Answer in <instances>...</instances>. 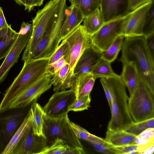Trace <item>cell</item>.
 I'll list each match as a JSON object with an SVG mask.
<instances>
[{
	"mask_svg": "<svg viewBox=\"0 0 154 154\" xmlns=\"http://www.w3.org/2000/svg\"><path fill=\"white\" fill-rule=\"evenodd\" d=\"M69 50V46L68 43L64 40H62L61 43L55 52L49 58L47 67L51 66L62 57H63L67 61Z\"/></svg>",
	"mask_w": 154,
	"mask_h": 154,
	"instance_id": "obj_33",
	"label": "cell"
},
{
	"mask_svg": "<svg viewBox=\"0 0 154 154\" xmlns=\"http://www.w3.org/2000/svg\"><path fill=\"white\" fill-rule=\"evenodd\" d=\"M22 113V111H19L5 118V124L3 130L5 142L10 140L20 125Z\"/></svg>",
	"mask_w": 154,
	"mask_h": 154,
	"instance_id": "obj_25",
	"label": "cell"
},
{
	"mask_svg": "<svg viewBox=\"0 0 154 154\" xmlns=\"http://www.w3.org/2000/svg\"><path fill=\"white\" fill-rule=\"evenodd\" d=\"M136 137L146 140L154 139V128L146 129Z\"/></svg>",
	"mask_w": 154,
	"mask_h": 154,
	"instance_id": "obj_41",
	"label": "cell"
},
{
	"mask_svg": "<svg viewBox=\"0 0 154 154\" xmlns=\"http://www.w3.org/2000/svg\"><path fill=\"white\" fill-rule=\"evenodd\" d=\"M147 38L148 47L152 54L154 56V34Z\"/></svg>",
	"mask_w": 154,
	"mask_h": 154,
	"instance_id": "obj_45",
	"label": "cell"
},
{
	"mask_svg": "<svg viewBox=\"0 0 154 154\" xmlns=\"http://www.w3.org/2000/svg\"><path fill=\"white\" fill-rule=\"evenodd\" d=\"M138 146L137 151L140 154H152L154 153V140L143 144L138 145Z\"/></svg>",
	"mask_w": 154,
	"mask_h": 154,
	"instance_id": "obj_39",
	"label": "cell"
},
{
	"mask_svg": "<svg viewBox=\"0 0 154 154\" xmlns=\"http://www.w3.org/2000/svg\"><path fill=\"white\" fill-rule=\"evenodd\" d=\"M8 26V25L6 20L2 8L0 6V30Z\"/></svg>",
	"mask_w": 154,
	"mask_h": 154,
	"instance_id": "obj_44",
	"label": "cell"
},
{
	"mask_svg": "<svg viewBox=\"0 0 154 154\" xmlns=\"http://www.w3.org/2000/svg\"><path fill=\"white\" fill-rule=\"evenodd\" d=\"M66 2L61 0L57 13L48 25L30 60L49 58L58 47L61 41V28L67 13Z\"/></svg>",
	"mask_w": 154,
	"mask_h": 154,
	"instance_id": "obj_4",
	"label": "cell"
},
{
	"mask_svg": "<svg viewBox=\"0 0 154 154\" xmlns=\"http://www.w3.org/2000/svg\"><path fill=\"white\" fill-rule=\"evenodd\" d=\"M154 94L140 78L128 101L129 110L134 122L154 118Z\"/></svg>",
	"mask_w": 154,
	"mask_h": 154,
	"instance_id": "obj_6",
	"label": "cell"
},
{
	"mask_svg": "<svg viewBox=\"0 0 154 154\" xmlns=\"http://www.w3.org/2000/svg\"><path fill=\"white\" fill-rule=\"evenodd\" d=\"M35 100L32 103L30 109L32 114V125L34 134L38 136L45 137L44 133L45 114L43 108Z\"/></svg>",
	"mask_w": 154,
	"mask_h": 154,
	"instance_id": "obj_22",
	"label": "cell"
},
{
	"mask_svg": "<svg viewBox=\"0 0 154 154\" xmlns=\"http://www.w3.org/2000/svg\"></svg>",
	"mask_w": 154,
	"mask_h": 154,
	"instance_id": "obj_47",
	"label": "cell"
},
{
	"mask_svg": "<svg viewBox=\"0 0 154 154\" xmlns=\"http://www.w3.org/2000/svg\"><path fill=\"white\" fill-rule=\"evenodd\" d=\"M70 126L75 134L79 139L85 140L87 142L100 143L106 140L105 139L93 134L79 125L69 120Z\"/></svg>",
	"mask_w": 154,
	"mask_h": 154,
	"instance_id": "obj_29",
	"label": "cell"
},
{
	"mask_svg": "<svg viewBox=\"0 0 154 154\" xmlns=\"http://www.w3.org/2000/svg\"><path fill=\"white\" fill-rule=\"evenodd\" d=\"M71 5L77 7L84 18L100 8V0H69Z\"/></svg>",
	"mask_w": 154,
	"mask_h": 154,
	"instance_id": "obj_27",
	"label": "cell"
},
{
	"mask_svg": "<svg viewBox=\"0 0 154 154\" xmlns=\"http://www.w3.org/2000/svg\"><path fill=\"white\" fill-rule=\"evenodd\" d=\"M154 34V2L149 9L145 21L143 35L146 38Z\"/></svg>",
	"mask_w": 154,
	"mask_h": 154,
	"instance_id": "obj_34",
	"label": "cell"
},
{
	"mask_svg": "<svg viewBox=\"0 0 154 154\" xmlns=\"http://www.w3.org/2000/svg\"><path fill=\"white\" fill-rule=\"evenodd\" d=\"M94 148L99 152L106 154H116L115 146L112 145L106 140L100 143L88 142Z\"/></svg>",
	"mask_w": 154,
	"mask_h": 154,
	"instance_id": "obj_36",
	"label": "cell"
},
{
	"mask_svg": "<svg viewBox=\"0 0 154 154\" xmlns=\"http://www.w3.org/2000/svg\"><path fill=\"white\" fill-rule=\"evenodd\" d=\"M18 35V32L12 29L11 24L0 30V60L8 54Z\"/></svg>",
	"mask_w": 154,
	"mask_h": 154,
	"instance_id": "obj_18",
	"label": "cell"
},
{
	"mask_svg": "<svg viewBox=\"0 0 154 154\" xmlns=\"http://www.w3.org/2000/svg\"><path fill=\"white\" fill-rule=\"evenodd\" d=\"M47 146L45 137L34 134L31 122L13 154H40Z\"/></svg>",
	"mask_w": 154,
	"mask_h": 154,
	"instance_id": "obj_13",
	"label": "cell"
},
{
	"mask_svg": "<svg viewBox=\"0 0 154 154\" xmlns=\"http://www.w3.org/2000/svg\"><path fill=\"white\" fill-rule=\"evenodd\" d=\"M136 136L124 130L114 131L107 130L105 139L115 146H120L128 144H136Z\"/></svg>",
	"mask_w": 154,
	"mask_h": 154,
	"instance_id": "obj_21",
	"label": "cell"
},
{
	"mask_svg": "<svg viewBox=\"0 0 154 154\" xmlns=\"http://www.w3.org/2000/svg\"><path fill=\"white\" fill-rule=\"evenodd\" d=\"M17 4L20 5H23V0H14Z\"/></svg>",
	"mask_w": 154,
	"mask_h": 154,
	"instance_id": "obj_46",
	"label": "cell"
},
{
	"mask_svg": "<svg viewBox=\"0 0 154 154\" xmlns=\"http://www.w3.org/2000/svg\"><path fill=\"white\" fill-rule=\"evenodd\" d=\"M125 37H118L107 50L103 53L102 57L111 63L117 58L123 45Z\"/></svg>",
	"mask_w": 154,
	"mask_h": 154,
	"instance_id": "obj_30",
	"label": "cell"
},
{
	"mask_svg": "<svg viewBox=\"0 0 154 154\" xmlns=\"http://www.w3.org/2000/svg\"><path fill=\"white\" fill-rule=\"evenodd\" d=\"M44 0H23V5L25 10L28 12L32 11L34 7L40 6L43 4Z\"/></svg>",
	"mask_w": 154,
	"mask_h": 154,
	"instance_id": "obj_40",
	"label": "cell"
},
{
	"mask_svg": "<svg viewBox=\"0 0 154 154\" xmlns=\"http://www.w3.org/2000/svg\"><path fill=\"white\" fill-rule=\"evenodd\" d=\"M105 23L123 17L130 11L129 0H100Z\"/></svg>",
	"mask_w": 154,
	"mask_h": 154,
	"instance_id": "obj_15",
	"label": "cell"
},
{
	"mask_svg": "<svg viewBox=\"0 0 154 154\" xmlns=\"http://www.w3.org/2000/svg\"><path fill=\"white\" fill-rule=\"evenodd\" d=\"M69 146L64 141L57 138L40 154H64Z\"/></svg>",
	"mask_w": 154,
	"mask_h": 154,
	"instance_id": "obj_32",
	"label": "cell"
},
{
	"mask_svg": "<svg viewBox=\"0 0 154 154\" xmlns=\"http://www.w3.org/2000/svg\"><path fill=\"white\" fill-rule=\"evenodd\" d=\"M149 128H154V118L138 122H134L124 130L136 137Z\"/></svg>",
	"mask_w": 154,
	"mask_h": 154,
	"instance_id": "obj_31",
	"label": "cell"
},
{
	"mask_svg": "<svg viewBox=\"0 0 154 154\" xmlns=\"http://www.w3.org/2000/svg\"><path fill=\"white\" fill-rule=\"evenodd\" d=\"M127 15L105 23L96 32L90 35L91 44L101 51H106L115 39L122 35Z\"/></svg>",
	"mask_w": 154,
	"mask_h": 154,
	"instance_id": "obj_9",
	"label": "cell"
},
{
	"mask_svg": "<svg viewBox=\"0 0 154 154\" xmlns=\"http://www.w3.org/2000/svg\"><path fill=\"white\" fill-rule=\"evenodd\" d=\"M61 0L48 1L43 8L38 11L32 19V35L21 59L24 62L30 60L48 25L57 13Z\"/></svg>",
	"mask_w": 154,
	"mask_h": 154,
	"instance_id": "obj_5",
	"label": "cell"
},
{
	"mask_svg": "<svg viewBox=\"0 0 154 154\" xmlns=\"http://www.w3.org/2000/svg\"><path fill=\"white\" fill-rule=\"evenodd\" d=\"M85 152L83 149L69 146L64 154H83Z\"/></svg>",
	"mask_w": 154,
	"mask_h": 154,
	"instance_id": "obj_43",
	"label": "cell"
},
{
	"mask_svg": "<svg viewBox=\"0 0 154 154\" xmlns=\"http://www.w3.org/2000/svg\"><path fill=\"white\" fill-rule=\"evenodd\" d=\"M138 147L137 144L115 146L116 154H131L134 151H137Z\"/></svg>",
	"mask_w": 154,
	"mask_h": 154,
	"instance_id": "obj_38",
	"label": "cell"
},
{
	"mask_svg": "<svg viewBox=\"0 0 154 154\" xmlns=\"http://www.w3.org/2000/svg\"><path fill=\"white\" fill-rule=\"evenodd\" d=\"M71 74L72 75L69 66L67 63L52 77L53 91L55 92L61 91L65 85L67 79Z\"/></svg>",
	"mask_w": 154,
	"mask_h": 154,
	"instance_id": "obj_28",
	"label": "cell"
},
{
	"mask_svg": "<svg viewBox=\"0 0 154 154\" xmlns=\"http://www.w3.org/2000/svg\"><path fill=\"white\" fill-rule=\"evenodd\" d=\"M44 133L47 140L58 138L69 146L83 149V146L72 129L68 114L59 118H52L44 115Z\"/></svg>",
	"mask_w": 154,
	"mask_h": 154,
	"instance_id": "obj_7",
	"label": "cell"
},
{
	"mask_svg": "<svg viewBox=\"0 0 154 154\" xmlns=\"http://www.w3.org/2000/svg\"><path fill=\"white\" fill-rule=\"evenodd\" d=\"M119 60L131 65L140 78L154 94V56L143 36L125 37Z\"/></svg>",
	"mask_w": 154,
	"mask_h": 154,
	"instance_id": "obj_1",
	"label": "cell"
},
{
	"mask_svg": "<svg viewBox=\"0 0 154 154\" xmlns=\"http://www.w3.org/2000/svg\"><path fill=\"white\" fill-rule=\"evenodd\" d=\"M154 0H129L130 11H131L140 6Z\"/></svg>",
	"mask_w": 154,
	"mask_h": 154,
	"instance_id": "obj_42",
	"label": "cell"
},
{
	"mask_svg": "<svg viewBox=\"0 0 154 154\" xmlns=\"http://www.w3.org/2000/svg\"><path fill=\"white\" fill-rule=\"evenodd\" d=\"M83 21V26L90 35L96 32L105 23L103 16L99 8L85 17Z\"/></svg>",
	"mask_w": 154,
	"mask_h": 154,
	"instance_id": "obj_24",
	"label": "cell"
},
{
	"mask_svg": "<svg viewBox=\"0 0 154 154\" xmlns=\"http://www.w3.org/2000/svg\"><path fill=\"white\" fill-rule=\"evenodd\" d=\"M91 73L95 79L98 78L114 77L118 75L113 70L111 63L102 57L94 67Z\"/></svg>",
	"mask_w": 154,
	"mask_h": 154,
	"instance_id": "obj_26",
	"label": "cell"
},
{
	"mask_svg": "<svg viewBox=\"0 0 154 154\" xmlns=\"http://www.w3.org/2000/svg\"><path fill=\"white\" fill-rule=\"evenodd\" d=\"M75 85V99L90 94L95 79L91 72L80 74L76 77Z\"/></svg>",
	"mask_w": 154,
	"mask_h": 154,
	"instance_id": "obj_19",
	"label": "cell"
},
{
	"mask_svg": "<svg viewBox=\"0 0 154 154\" xmlns=\"http://www.w3.org/2000/svg\"><path fill=\"white\" fill-rule=\"evenodd\" d=\"M49 58L33 59L24 62L17 76L6 91L0 104V113L9 109L11 102L24 90L46 73Z\"/></svg>",
	"mask_w": 154,
	"mask_h": 154,
	"instance_id": "obj_3",
	"label": "cell"
},
{
	"mask_svg": "<svg viewBox=\"0 0 154 154\" xmlns=\"http://www.w3.org/2000/svg\"><path fill=\"white\" fill-rule=\"evenodd\" d=\"M53 75L46 73L41 78L20 93L11 102L9 109L24 107L37 100L42 94L51 88Z\"/></svg>",
	"mask_w": 154,
	"mask_h": 154,
	"instance_id": "obj_10",
	"label": "cell"
},
{
	"mask_svg": "<svg viewBox=\"0 0 154 154\" xmlns=\"http://www.w3.org/2000/svg\"><path fill=\"white\" fill-rule=\"evenodd\" d=\"M153 2L154 0L145 3L127 15L122 35L124 37L143 36L145 21L148 11Z\"/></svg>",
	"mask_w": 154,
	"mask_h": 154,
	"instance_id": "obj_12",
	"label": "cell"
},
{
	"mask_svg": "<svg viewBox=\"0 0 154 154\" xmlns=\"http://www.w3.org/2000/svg\"><path fill=\"white\" fill-rule=\"evenodd\" d=\"M32 31L23 34H18L11 49L0 66V84L5 80L11 67L17 62L20 54L29 41Z\"/></svg>",
	"mask_w": 154,
	"mask_h": 154,
	"instance_id": "obj_14",
	"label": "cell"
},
{
	"mask_svg": "<svg viewBox=\"0 0 154 154\" xmlns=\"http://www.w3.org/2000/svg\"><path fill=\"white\" fill-rule=\"evenodd\" d=\"M120 77L128 90L130 96L132 95L135 89L140 77L134 68L131 65L123 63Z\"/></svg>",
	"mask_w": 154,
	"mask_h": 154,
	"instance_id": "obj_23",
	"label": "cell"
},
{
	"mask_svg": "<svg viewBox=\"0 0 154 154\" xmlns=\"http://www.w3.org/2000/svg\"><path fill=\"white\" fill-rule=\"evenodd\" d=\"M100 79L107 85L112 98L111 116L107 130H124L134 122L128 109L126 87L120 75Z\"/></svg>",
	"mask_w": 154,
	"mask_h": 154,
	"instance_id": "obj_2",
	"label": "cell"
},
{
	"mask_svg": "<svg viewBox=\"0 0 154 154\" xmlns=\"http://www.w3.org/2000/svg\"><path fill=\"white\" fill-rule=\"evenodd\" d=\"M32 120V114L29 109L23 122L1 154H13L27 128L31 124Z\"/></svg>",
	"mask_w": 154,
	"mask_h": 154,
	"instance_id": "obj_20",
	"label": "cell"
},
{
	"mask_svg": "<svg viewBox=\"0 0 154 154\" xmlns=\"http://www.w3.org/2000/svg\"><path fill=\"white\" fill-rule=\"evenodd\" d=\"M91 98L90 94L75 100L69 106V111L78 112L88 109L90 106Z\"/></svg>",
	"mask_w": 154,
	"mask_h": 154,
	"instance_id": "obj_35",
	"label": "cell"
},
{
	"mask_svg": "<svg viewBox=\"0 0 154 154\" xmlns=\"http://www.w3.org/2000/svg\"><path fill=\"white\" fill-rule=\"evenodd\" d=\"M63 40L66 41L69 45L67 62L69 66L72 75H74V70L78 61L91 44L90 35L83 26L80 25Z\"/></svg>",
	"mask_w": 154,
	"mask_h": 154,
	"instance_id": "obj_8",
	"label": "cell"
},
{
	"mask_svg": "<svg viewBox=\"0 0 154 154\" xmlns=\"http://www.w3.org/2000/svg\"><path fill=\"white\" fill-rule=\"evenodd\" d=\"M67 63L63 57L56 61L51 66L47 67L46 73L54 75Z\"/></svg>",
	"mask_w": 154,
	"mask_h": 154,
	"instance_id": "obj_37",
	"label": "cell"
},
{
	"mask_svg": "<svg viewBox=\"0 0 154 154\" xmlns=\"http://www.w3.org/2000/svg\"><path fill=\"white\" fill-rule=\"evenodd\" d=\"M75 99L73 86L69 90L56 92L42 107L45 115L52 118L66 116L69 112V107Z\"/></svg>",
	"mask_w": 154,
	"mask_h": 154,
	"instance_id": "obj_11",
	"label": "cell"
},
{
	"mask_svg": "<svg viewBox=\"0 0 154 154\" xmlns=\"http://www.w3.org/2000/svg\"><path fill=\"white\" fill-rule=\"evenodd\" d=\"M84 17L76 7H67L66 15L60 30V39L62 40L68 34L80 25Z\"/></svg>",
	"mask_w": 154,
	"mask_h": 154,
	"instance_id": "obj_17",
	"label": "cell"
},
{
	"mask_svg": "<svg viewBox=\"0 0 154 154\" xmlns=\"http://www.w3.org/2000/svg\"><path fill=\"white\" fill-rule=\"evenodd\" d=\"M103 53L91 44L78 61L74 70V75L77 77L81 74L91 72L102 58Z\"/></svg>",
	"mask_w": 154,
	"mask_h": 154,
	"instance_id": "obj_16",
	"label": "cell"
}]
</instances>
